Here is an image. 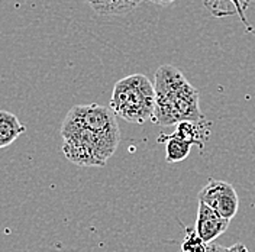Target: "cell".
I'll return each instance as SVG.
<instances>
[{
    "label": "cell",
    "mask_w": 255,
    "mask_h": 252,
    "mask_svg": "<svg viewBox=\"0 0 255 252\" xmlns=\"http://www.w3.org/2000/svg\"><path fill=\"white\" fill-rule=\"evenodd\" d=\"M155 111L152 122L159 126H174L180 122H202L199 92L184 74L170 64L161 65L155 73Z\"/></svg>",
    "instance_id": "obj_1"
},
{
    "label": "cell",
    "mask_w": 255,
    "mask_h": 252,
    "mask_svg": "<svg viewBox=\"0 0 255 252\" xmlns=\"http://www.w3.org/2000/svg\"><path fill=\"white\" fill-rule=\"evenodd\" d=\"M111 111L130 124H145L152 119L155 90L151 80L143 74H132L119 80L113 87Z\"/></svg>",
    "instance_id": "obj_2"
},
{
    "label": "cell",
    "mask_w": 255,
    "mask_h": 252,
    "mask_svg": "<svg viewBox=\"0 0 255 252\" xmlns=\"http://www.w3.org/2000/svg\"><path fill=\"white\" fill-rule=\"evenodd\" d=\"M63 125L86 129L115 145H119L121 141V132L115 113L111 108H105L97 103L73 106L67 113Z\"/></svg>",
    "instance_id": "obj_3"
},
{
    "label": "cell",
    "mask_w": 255,
    "mask_h": 252,
    "mask_svg": "<svg viewBox=\"0 0 255 252\" xmlns=\"http://www.w3.org/2000/svg\"><path fill=\"white\" fill-rule=\"evenodd\" d=\"M197 200L228 221L234 219L238 213V194L229 183L222 180L210 178L206 186L199 191Z\"/></svg>",
    "instance_id": "obj_4"
},
{
    "label": "cell",
    "mask_w": 255,
    "mask_h": 252,
    "mask_svg": "<svg viewBox=\"0 0 255 252\" xmlns=\"http://www.w3.org/2000/svg\"><path fill=\"white\" fill-rule=\"evenodd\" d=\"M229 222L231 221L225 219L215 210L199 202L194 231L206 244H212L216 238L226 232V229L229 228Z\"/></svg>",
    "instance_id": "obj_5"
},
{
    "label": "cell",
    "mask_w": 255,
    "mask_h": 252,
    "mask_svg": "<svg viewBox=\"0 0 255 252\" xmlns=\"http://www.w3.org/2000/svg\"><path fill=\"white\" fill-rule=\"evenodd\" d=\"M206 9L216 17L238 15L241 22L245 25L248 31L255 32L251 23L247 19V9L250 4V0H203Z\"/></svg>",
    "instance_id": "obj_6"
},
{
    "label": "cell",
    "mask_w": 255,
    "mask_h": 252,
    "mask_svg": "<svg viewBox=\"0 0 255 252\" xmlns=\"http://www.w3.org/2000/svg\"><path fill=\"white\" fill-rule=\"evenodd\" d=\"M143 0H87L97 15L119 16L127 15L136 9Z\"/></svg>",
    "instance_id": "obj_7"
},
{
    "label": "cell",
    "mask_w": 255,
    "mask_h": 252,
    "mask_svg": "<svg viewBox=\"0 0 255 252\" xmlns=\"http://www.w3.org/2000/svg\"><path fill=\"white\" fill-rule=\"evenodd\" d=\"M25 132L26 126L22 125L13 113L0 111V149L12 145Z\"/></svg>",
    "instance_id": "obj_8"
},
{
    "label": "cell",
    "mask_w": 255,
    "mask_h": 252,
    "mask_svg": "<svg viewBox=\"0 0 255 252\" xmlns=\"http://www.w3.org/2000/svg\"><path fill=\"white\" fill-rule=\"evenodd\" d=\"M173 135L177 136L178 139L190 143L193 145H202L205 138L209 135V130H207L206 124L205 121L202 122H189V121H184V122H180L175 125V132H173Z\"/></svg>",
    "instance_id": "obj_9"
},
{
    "label": "cell",
    "mask_w": 255,
    "mask_h": 252,
    "mask_svg": "<svg viewBox=\"0 0 255 252\" xmlns=\"http://www.w3.org/2000/svg\"><path fill=\"white\" fill-rule=\"evenodd\" d=\"M165 142V161L167 162H180L190 155L191 145L187 142L178 139L171 135H161L158 142Z\"/></svg>",
    "instance_id": "obj_10"
},
{
    "label": "cell",
    "mask_w": 255,
    "mask_h": 252,
    "mask_svg": "<svg viewBox=\"0 0 255 252\" xmlns=\"http://www.w3.org/2000/svg\"><path fill=\"white\" fill-rule=\"evenodd\" d=\"M207 245L202 238L196 234L194 229H187V237H184L181 244V251L183 252H206Z\"/></svg>",
    "instance_id": "obj_11"
},
{
    "label": "cell",
    "mask_w": 255,
    "mask_h": 252,
    "mask_svg": "<svg viewBox=\"0 0 255 252\" xmlns=\"http://www.w3.org/2000/svg\"><path fill=\"white\" fill-rule=\"evenodd\" d=\"M226 251H228V248H225V247L219 245V244L212 242V244H209V245H207L206 252H226Z\"/></svg>",
    "instance_id": "obj_12"
},
{
    "label": "cell",
    "mask_w": 255,
    "mask_h": 252,
    "mask_svg": "<svg viewBox=\"0 0 255 252\" xmlns=\"http://www.w3.org/2000/svg\"><path fill=\"white\" fill-rule=\"evenodd\" d=\"M226 252H250L248 251V248L244 245V244H235V245H232L231 248H228V251Z\"/></svg>",
    "instance_id": "obj_13"
},
{
    "label": "cell",
    "mask_w": 255,
    "mask_h": 252,
    "mask_svg": "<svg viewBox=\"0 0 255 252\" xmlns=\"http://www.w3.org/2000/svg\"><path fill=\"white\" fill-rule=\"evenodd\" d=\"M152 3H155V4H161V6H167V4H170V3H173L174 0H151Z\"/></svg>",
    "instance_id": "obj_14"
}]
</instances>
